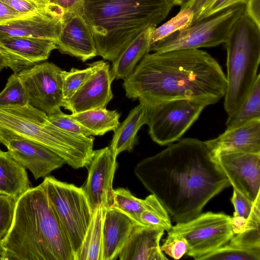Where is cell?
Returning a JSON list of instances; mask_svg holds the SVG:
<instances>
[{
  "label": "cell",
  "instance_id": "42",
  "mask_svg": "<svg viewBox=\"0 0 260 260\" xmlns=\"http://www.w3.org/2000/svg\"><path fill=\"white\" fill-rule=\"evenodd\" d=\"M245 14L260 27V0H248L245 4Z\"/></svg>",
  "mask_w": 260,
  "mask_h": 260
},
{
  "label": "cell",
  "instance_id": "26",
  "mask_svg": "<svg viewBox=\"0 0 260 260\" xmlns=\"http://www.w3.org/2000/svg\"><path fill=\"white\" fill-rule=\"evenodd\" d=\"M98 206L92 213L91 219L75 260H100L102 229L106 210Z\"/></svg>",
  "mask_w": 260,
  "mask_h": 260
},
{
  "label": "cell",
  "instance_id": "3",
  "mask_svg": "<svg viewBox=\"0 0 260 260\" xmlns=\"http://www.w3.org/2000/svg\"><path fill=\"white\" fill-rule=\"evenodd\" d=\"M1 244V260H75L69 239L41 184L18 198Z\"/></svg>",
  "mask_w": 260,
  "mask_h": 260
},
{
  "label": "cell",
  "instance_id": "45",
  "mask_svg": "<svg viewBox=\"0 0 260 260\" xmlns=\"http://www.w3.org/2000/svg\"><path fill=\"white\" fill-rule=\"evenodd\" d=\"M191 1L192 0H174L176 5H179L181 7V8L183 7Z\"/></svg>",
  "mask_w": 260,
  "mask_h": 260
},
{
  "label": "cell",
  "instance_id": "9",
  "mask_svg": "<svg viewBox=\"0 0 260 260\" xmlns=\"http://www.w3.org/2000/svg\"><path fill=\"white\" fill-rule=\"evenodd\" d=\"M168 235L183 237L188 250L186 254L196 260L228 244L234 235L231 217L223 213L207 212L184 222H177Z\"/></svg>",
  "mask_w": 260,
  "mask_h": 260
},
{
  "label": "cell",
  "instance_id": "11",
  "mask_svg": "<svg viewBox=\"0 0 260 260\" xmlns=\"http://www.w3.org/2000/svg\"><path fill=\"white\" fill-rule=\"evenodd\" d=\"M62 70L48 61L40 62L18 75L28 98V104L47 115L63 107L61 72Z\"/></svg>",
  "mask_w": 260,
  "mask_h": 260
},
{
  "label": "cell",
  "instance_id": "46",
  "mask_svg": "<svg viewBox=\"0 0 260 260\" xmlns=\"http://www.w3.org/2000/svg\"><path fill=\"white\" fill-rule=\"evenodd\" d=\"M7 67L6 60L3 55L0 53V72L4 68Z\"/></svg>",
  "mask_w": 260,
  "mask_h": 260
},
{
  "label": "cell",
  "instance_id": "7",
  "mask_svg": "<svg viewBox=\"0 0 260 260\" xmlns=\"http://www.w3.org/2000/svg\"><path fill=\"white\" fill-rule=\"evenodd\" d=\"M245 9L242 3L226 8L151 44L150 51L199 49L225 43L234 23L245 14Z\"/></svg>",
  "mask_w": 260,
  "mask_h": 260
},
{
  "label": "cell",
  "instance_id": "49",
  "mask_svg": "<svg viewBox=\"0 0 260 260\" xmlns=\"http://www.w3.org/2000/svg\"><path fill=\"white\" fill-rule=\"evenodd\" d=\"M0 144H1V142H0Z\"/></svg>",
  "mask_w": 260,
  "mask_h": 260
},
{
  "label": "cell",
  "instance_id": "35",
  "mask_svg": "<svg viewBox=\"0 0 260 260\" xmlns=\"http://www.w3.org/2000/svg\"><path fill=\"white\" fill-rule=\"evenodd\" d=\"M17 201L13 197L0 193V242L12 225Z\"/></svg>",
  "mask_w": 260,
  "mask_h": 260
},
{
  "label": "cell",
  "instance_id": "41",
  "mask_svg": "<svg viewBox=\"0 0 260 260\" xmlns=\"http://www.w3.org/2000/svg\"><path fill=\"white\" fill-rule=\"evenodd\" d=\"M248 1V0H215L204 12L201 20L234 5L239 3L246 4Z\"/></svg>",
  "mask_w": 260,
  "mask_h": 260
},
{
  "label": "cell",
  "instance_id": "2",
  "mask_svg": "<svg viewBox=\"0 0 260 260\" xmlns=\"http://www.w3.org/2000/svg\"><path fill=\"white\" fill-rule=\"evenodd\" d=\"M123 86L129 99L148 107L186 100L207 106L224 97L226 76L217 60L199 49L147 54Z\"/></svg>",
  "mask_w": 260,
  "mask_h": 260
},
{
  "label": "cell",
  "instance_id": "24",
  "mask_svg": "<svg viewBox=\"0 0 260 260\" xmlns=\"http://www.w3.org/2000/svg\"><path fill=\"white\" fill-rule=\"evenodd\" d=\"M30 188L26 169L0 149V193L18 200Z\"/></svg>",
  "mask_w": 260,
  "mask_h": 260
},
{
  "label": "cell",
  "instance_id": "18",
  "mask_svg": "<svg viewBox=\"0 0 260 260\" xmlns=\"http://www.w3.org/2000/svg\"><path fill=\"white\" fill-rule=\"evenodd\" d=\"M61 19L46 12L24 15L0 24V39L35 37L56 41L61 30Z\"/></svg>",
  "mask_w": 260,
  "mask_h": 260
},
{
  "label": "cell",
  "instance_id": "14",
  "mask_svg": "<svg viewBox=\"0 0 260 260\" xmlns=\"http://www.w3.org/2000/svg\"><path fill=\"white\" fill-rule=\"evenodd\" d=\"M117 166L109 147L94 150L86 181L81 188L93 213L99 206L108 208L113 203V180Z\"/></svg>",
  "mask_w": 260,
  "mask_h": 260
},
{
  "label": "cell",
  "instance_id": "27",
  "mask_svg": "<svg viewBox=\"0 0 260 260\" xmlns=\"http://www.w3.org/2000/svg\"><path fill=\"white\" fill-rule=\"evenodd\" d=\"M260 119V75L239 108L229 115L226 121V129H232L253 120Z\"/></svg>",
  "mask_w": 260,
  "mask_h": 260
},
{
  "label": "cell",
  "instance_id": "20",
  "mask_svg": "<svg viewBox=\"0 0 260 260\" xmlns=\"http://www.w3.org/2000/svg\"><path fill=\"white\" fill-rule=\"evenodd\" d=\"M205 142L213 155L222 151L260 153V119L226 129Z\"/></svg>",
  "mask_w": 260,
  "mask_h": 260
},
{
  "label": "cell",
  "instance_id": "29",
  "mask_svg": "<svg viewBox=\"0 0 260 260\" xmlns=\"http://www.w3.org/2000/svg\"><path fill=\"white\" fill-rule=\"evenodd\" d=\"M102 60L88 64V67L84 69L72 68L69 71H62V93L64 101L71 98L95 72L100 66Z\"/></svg>",
  "mask_w": 260,
  "mask_h": 260
},
{
  "label": "cell",
  "instance_id": "15",
  "mask_svg": "<svg viewBox=\"0 0 260 260\" xmlns=\"http://www.w3.org/2000/svg\"><path fill=\"white\" fill-rule=\"evenodd\" d=\"M57 49L54 41L35 37H9L0 39V53L7 67L18 74L47 60Z\"/></svg>",
  "mask_w": 260,
  "mask_h": 260
},
{
  "label": "cell",
  "instance_id": "5",
  "mask_svg": "<svg viewBox=\"0 0 260 260\" xmlns=\"http://www.w3.org/2000/svg\"><path fill=\"white\" fill-rule=\"evenodd\" d=\"M0 128L49 148L74 169L87 167L93 138L78 136L53 125L48 115L29 104L0 107Z\"/></svg>",
  "mask_w": 260,
  "mask_h": 260
},
{
  "label": "cell",
  "instance_id": "12",
  "mask_svg": "<svg viewBox=\"0 0 260 260\" xmlns=\"http://www.w3.org/2000/svg\"><path fill=\"white\" fill-rule=\"evenodd\" d=\"M0 142L6 147L9 154L36 180L45 178L66 164L57 153L37 142L0 128Z\"/></svg>",
  "mask_w": 260,
  "mask_h": 260
},
{
  "label": "cell",
  "instance_id": "21",
  "mask_svg": "<svg viewBox=\"0 0 260 260\" xmlns=\"http://www.w3.org/2000/svg\"><path fill=\"white\" fill-rule=\"evenodd\" d=\"M164 231L137 225L119 254L120 260H166L160 241Z\"/></svg>",
  "mask_w": 260,
  "mask_h": 260
},
{
  "label": "cell",
  "instance_id": "13",
  "mask_svg": "<svg viewBox=\"0 0 260 260\" xmlns=\"http://www.w3.org/2000/svg\"><path fill=\"white\" fill-rule=\"evenodd\" d=\"M213 156L233 188L254 202L260 194V153L222 151Z\"/></svg>",
  "mask_w": 260,
  "mask_h": 260
},
{
  "label": "cell",
  "instance_id": "22",
  "mask_svg": "<svg viewBox=\"0 0 260 260\" xmlns=\"http://www.w3.org/2000/svg\"><path fill=\"white\" fill-rule=\"evenodd\" d=\"M155 27L151 26L142 31L112 62L111 71L114 79H126L144 56L150 52L151 35Z\"/></svg>",
  "mask_w": 260,
  "mask_h": 260
},
{
  "label": "cell",
  "instance_id": "37",
  "mask_svg": "<svg viewBox=\"0 0 260 260\" xmlns=\"http://www.w3.org/2000/svg\"><path fill=\"white\" fill-rule=\"evenodd\" d=\"M48 10L54 17L61 19L69 12L82 10L84 0H43Z\"/></svg>",
  "mask_w": 260,
  "mask_h": 260
},
{
  "label": "cell",
  "instance_id": "33",
  "mask_svg": "<svg viewBox=\"0 0 260 260\" xmlns=\"http://www.w3.org/2000/svg\"><path fill=\"white\" fill-rule=\"evenodd\" d=\"M201 260H260V250L245 249L228 243L204 256Z\"/></svg>",
  "mask_w": 260,
  "mask_h": 260
},
{
  "label": "cell",
  "instance_id": "38",
  "mask_svg": "<svg viewBox=\"0 0 260 260\" xmlns=\"http://www.w3.org/2000/svg\"><path fill=\"white\" fill-rule=\"evenodd\" d=\"M0 1L16 12L23 15L40 12H46L52 15L45 6L37 2L30 0Z\"/></svg>",
  "mask_w": 260,
  "mask_h": 260
},
{
  "label": "cell",
  "instance_id": "43",
  "mask_svg": "<svg viewBox=\"0 0 260 260\" xmlns=\"http://www.w3.org/2000/svg\"><path fill=\"white\" fill-rule=\"evenodd\" d=\"M23 16L0 1V24Z\"/></svg>",
  "mask_w": 260,
  "mask_h": 260
},
{
  "label": "cell",
  "instance_id": "30",
  "mask_svg": "<svg viewBox=\"0 0 260 260\" xmlns=\"http://www.w3.org/2000/svg\"><path fill=\"white\" fill-rule=\"evenodd\" d=\"M128 216L137 225L143 226L140 215L144 209L143 200L132 195L123 188L113 190V203L111 206Z\"/></svg>",
  "mask_w": 260,
  "mask_h": 260
},
{
  "label": "cell",
  "instance_id": "47",
  "mask_svg": "<svg viewBox=\"0 0 260 260\" xmlns=\"http://www.w3.org/2000/svg\"><path fill=\"white\" fill-rule=\"evenodd\" d=\"M30 1H35V2H38V3H40V4H42V5H43L45 6L46 7V9H47V7H46V4H45V3H44V1H43V0H30ZM47 10H48V9H47Z\"/></svg>",
  "mask_w": 260,
  "mask_h": 260
},
{
  "label": "cell",
  "instance_id": "1",
  "mask_svg": "<svg viewBox=\"0 0 260 260\" xmlns=\"http://www.w3.org/2000/svg\"><path fill=\"white\" fill-rule=\"evenodd\" d=\"M134 172L176 223L199 216L213 198L231 186L206 142L193 138L180 139L142 159Z\"/></svg>",
  "mask_w": 260,
  "mask_h": 260
},
{
  "label": "cell",
  "instance_id": "8",
  "mask_svg": "<svg viewBox=\"0 0 260 260\" xmlns=\"http://www.w3.org/2000/svg\"><path fill=\"white\" fill-rule=\"evenodd\" d=\"M41 185L66 232L75 257L90 224L92 212L81 187L48 176Z\"/></svg>",
  "mask_w": 260,
  "mask_h": 260
},
{
  "label": "cell",
  "instance_id": "44",
  "mask_svg": "<svg viewBox=\"0 0 260 260\" xmlns=\"http://www.w3.org/2000/svg\"><path fill=\"white\" fill-rule=\"evenodd\" d=\"M247 220L242 217H231V225L234 235L244 231Z\"/></svg>",
  "mask_w": 260,
  "mask_h": 260
},
{
  "label": "cell",
  "instance_id": "10",
  "mask_svg": "<svg viewBox=\"0 0 260 260\" xmlns=\"http://www.w3.org/2000/svg\"><path fill=\"white\" fill-rule=\"evenodd\" d=\"M205 107L186 100L148 106L147 124L151 138L161 146L177 141L197 120Z\"/></svg>",
  "mask_w": 260,
  "mask_h": 260
},
{
  "label": "cell",
  "instance_id": "34",
  "mask_svg": "<svg viewBox=\"0 0 260 260\" xmlns=\"http://www.w3.org/2000/svg\"><path fill=\"white\" fill-rule=\"evenodd\" d=\"M48 116L49 120L53 125L62 130L83 137L93 136L90 131L75 120L71 115L66 114L61 110Z\"/></svg>",
  "mask_w": 260,
  "mask_h": 260
},
{
  "label": "cell",
  "instance_id": "17",
  "mask_svg": "<svg viewBox=\"0 0 260 260\" xmlns=\"http://www.w3.org/2000/svg\"><path fill=\"white\" fill-rule=\"evenodd\" d=\"M114 79L107 62H102L95 72L69 99L63 107L72 114L106 108L113 99L112 82Z\"/></svg>",
  "mask_w": 260,
  "mask_h": 260
},
{
  "label": "cell",
  "instance_id": "32",
  "mask_svg": "<svg viewBox=\"0 0 260 260\" xmlns=\"http://www.w3.org/2000/svg\"><path fill=\"white\" fill-rule=\"evenodd\" d=\"M28 104L26 89L18 74H12L0 92V107L9 105L23 106Z\"/></svg>",
  "mask_w": 260,
  "mask_h": 260
},
{
  "label": "cell",
  "instance_id": "31",
  "mask_svg": "<svg viewBox=\"0 0 260 260\" xmlns=\"http://www.w3.org/2000/svg\"><path fill=\"white\" fill-rule=\"evenodd\" d=\"M193 13L188 9L180 10L173 18L158 27H155L152 31L150 45L181 29L186 28L192 24Z\"/></svg>",
  "mask_w": 260,
  "mask_h": 260
},
{
  "label": "cell",
  "instance_id": "4",
  "mask_svg": "<svg viewBox=\"0 0 260 260\" xmlns=\"http://www.w3.org/2000/svg\"><path fill=\"white\" fill-rule=\"evenodd\" d=\"M174 6V0H84L81 13L97 54L113 62L142 31L165 19Z\"/></svg>",
  "mask_w": 260,
  "mask_h": 260
},
{
  "label": "cell",
  "instance_id": "39",
  "mask_svg": "<svg viewBox=\"0 0 260 260\" xmlns=\"http://www.w3.org/2000/svg\"><path fill=\"white\" fill-rule=\"evenodd\" d=\"M233 189L231 199L235 209L233 216L242 217L247 220L252 210L254 202H251L237 189Z\"/></svg>",
  "mask_w": 260,
  "mask_h": 260
},
{
  "label": "cell",
  "instance_id": "40",
  "mask_svg": "<svg viewBox=\"0 0 260 260\" xmlns=\"http://www.w3.org/2000/svg\"><path fill=\"white\" fill-rule=\"evenodd\" d=\"M215 0H192L181 9H188L193 13L192 24L199 21L203 14Z\"/></svg>",
  "mask_w": 260,
  "mask_h": 260
},
{
  "label": "cell",
  "instance_id": "16",
  "mask_svg": "<svg viewBox=\"0 0 260 260\" xmlns=\"http://www.w3.org/2000/svg\"><path fill=\"white\" fill-rule=\"evenodd\" d=\"M61 24L60 32L55 42L61 53L77 57L83 62L98 55L91 31L81 11L65 13Z\"/></svg>",
  "mask_w": 260,
  "mask_h": 260
},
{
  "label": "cell",
  "instance_id": "23",
  "mask_svg": "<svg viewBox=\"0 0 260 260\" xmlns=\"http://www.w3.org/2000/svg\"><path fill=\"white\" fill-rule=\"evenodd\" d=\"M148 107L142 102L133 108L125 119L120 123L109 146L113 155L122 151L133 150L137 142V133L140 128L147 124Z\"/></svg>",
  "mask_w": 260,
  "mask_h": 260
},
{
  "label": "cell",
  "instance_id": "25",
  "mask_svg": "<svg viewBox=\"0 0 260 260\" xmlns=\"http://www.w3.org/2000/svg\"><path fill=\"white\" fill-rule=\"evenodd\" d=\"M81 124L90 131L93 136H102L114 132L119 126V113L106 108L91 109L71 114Z\"/></svg>",
  "mask_w": 260,
  "mask_h": 260
},
{
  "label": "cell",
  "instance_id": "36",
  "mask_svg": "<svg viewBox=\"0 0 260 260\" xmlns=\"http://www.w3.org/2000/svg\"><path fill=\"white\" fill-rule=\"evenodd\" d=\"M162 251L174 259H179L186 254L188 250V244L182 237L168 235L160 246Z\"/></svg>",
  "mask_w": 260,
  "mask_h": 260
},
{
  "label": "cell",
  "instance_id": "28",
  "mask_svg": "<svg viewBox=\"0 0 260 260\" xmlns=\"http://www.w3.org/2000/svg\"><path fill=\"white\" fill-rule=\"evenodd\" d=\"M143 206L140 215L143 226L167 232L171 229L173 225L168 212L153 194L143 200Z\"/></svg>",
  "mask_w": 260,
  "mask_h": 260
},
{
  "label": "cell",
  "instance_id": "19",
  "mask_svg": "<svg viewBox=\"0 0 260 260\" xmlns=\"http://www.w3.org/2000/svg\"><path fill=\"white\" fill-rule=\"evenodd\" d=\"M137 225L118 209L107 208L103 223L100 260L117 259Z\"/></svg>",
  "mask_w": 260,
  "mask_h": 260
},
{
  "label": "cell",
  "instance_id": "6",
  "mask_svg": "<svg viewBox=\"0 0 260 260\" xmlns=\"http://www.w3.org/2000/svg\"><path fill=\"white\" fill-rule=\"evenodd\" d=\"M224 43L227 74L224 108L231 115L245 101L258 74L260 27L244 14L234 23Z\"/></svg>",
  "mask_w": 260,
  "mask_h": 260
},
{
  "label": "cell",
  "instance_id": "48",
  "mask_svg": "<svg viewBox=\"0 0 260 260\" xmlns=\"http://www.w3.org/2000/svg\"><path fill=\"white\" fill-rule=\"evenodd\" d=\"M2 247H1V242H0V253L2 252Z\"/></svg>",
  "mask_w": 260,
  "mask_h": 260
}]
</instances>
